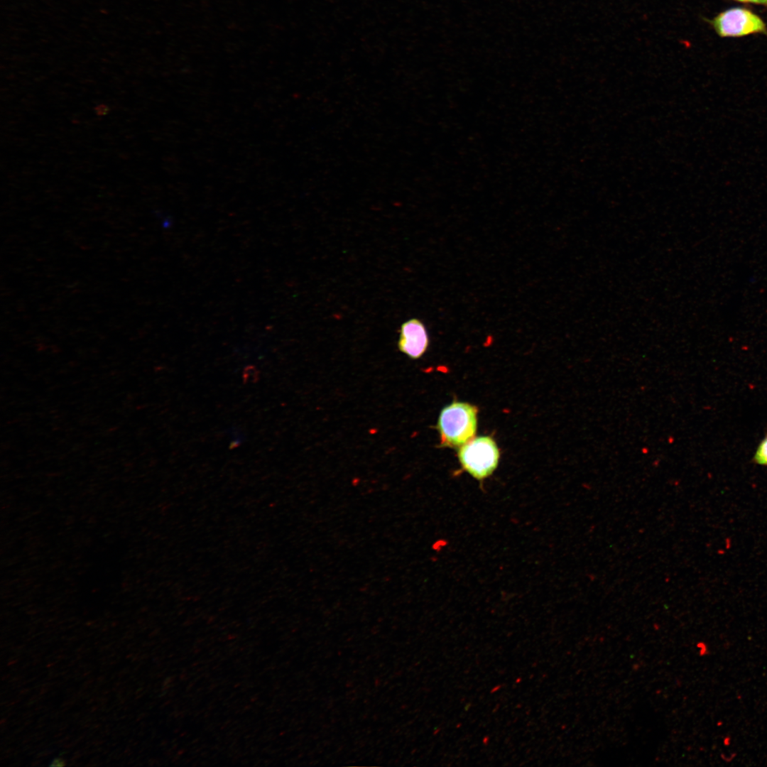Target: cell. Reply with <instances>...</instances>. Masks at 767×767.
<instances>
[{"mask_svg": "<svg viewBox=\"0 0 767 767\" xmlns=\"http://www.w3.org/2000/svg\"><path fill=\"white\" fill-rule=\"evenodd\" d=\"M476 406L465 402H452L441 410L436 428L440 447H460L474 438L477 428Z\"/></svg>", "mask_w": 767, "mask_h": 767, "instance_id": "6da1fadb", "label": "cell"}, {"mask_svg": "<svg viewBox=\"0 0 767 767\" xmlns=\"http://www.w3.org/2000/svg\"><path fill=\"white\" fill-rule=\"evenodd\" d=\"M499 457L496 442L489 436L473 438L458 451L462 467L478 481H483L493 474L498 466Z\"/></svg>", "mask_w": 767, "mask_h": 767, "instance_id": "7a4b0ae2", "label": "cell"}, {"mask_svg": "<svg viewBox=\"0 0 767 767\" xmlns=\"http://www.w3.org/2000/svg\"><path fill=\"white\" fill-rule=\"evenodd\" d=\"M706 21L720 37H741L760 33L767 36V26L757 14L745 8H731Z\"/></svg>", "mask_w": 767, "mask_h": 767, "instance_id": "3957f363", "label": "cell"}, {"mask_svg": "<svg viewBox=\"0 0 767 767\" xmlns=\"http://www.w3.org/2000/svg\"><path fill=\"white\" fill-rule=\"evenodd\" d=\"M429 346V337L423 322L417 318L404 322L399 330L398 350L412 359L420 358Z\"/></svg>", "mask_w": 767, "mask_h": 767, "instance_id": "277c9868", "label": "cell"}, {"mask_svg": "<svg viewBox=\"0 0 767 767\" xmlns=\"http://www.w3.org/2000/svg\"><path fill=\"white\" fill-rule=\"evenodd\" d=\"M752 462L756 464L767 467V433L758 445Z\"/></svg>", "mask_w": 767, "mask_h": 767, "instance_id": "5b68a950", "label": "cell"}, {"mask_svg": "<svg viewBox=\"0 0 767 767\" xmlns=\"http://www.w3.org/2000/svg\"><path fill=\"white\" fill-rule=\"evenodd\" d=\"M696 647L698 650V653L700 656H705L709 654V650L707 644L704 641H699L697 643Z\"/></svg>", "mask_w": 767, "mask_h": 767, "instance_id": "8992f818", "label": "cell"}, {"mask_svg": "<svg viewBox=\"0 0 767 767\" xmlns=\"http://www.w3.org/2000/svg\"><path fill=\"white\" fill-rule=\"evenodd\" d=\"M736 756L737 754L736 752L731 753L730 754H725L724 753L720 754L721 758L726 763H731L735 759Z\"/></svg>", "mask_w": 767, "mask_h": 767, "instance_id": "52a82bcc", "label": "cell"}, {"mask_svg": "<svg viewBox=\"0 0 767 767\" xmlns=\"http://www.w3.org/2000/svg\"><path fill=\"white\" fill-rule=\"evenodd\" d=\"M734 1L741 2V3L756 4L763 5V6H767V0H734Z\"/></svg>", "mask_w": 767, "mask_h": 767, "instance_id": "ba28073f", "label": "cell"}, {"mask_svg": "<svg viewBox=\"0 0 767 767\" xmlns=\"http://www.w3.org/2000/svg\"><path fill=\"white\" fill-rule=\"evenodd\" d=\"M731 743V738L729 736H724L723 739V744L725 746H729Z\"/></svg>", "mask_w": 767, "mask_h": 767, "instance_id": "9c48e42d", "label": "cell"}]
</instances>
